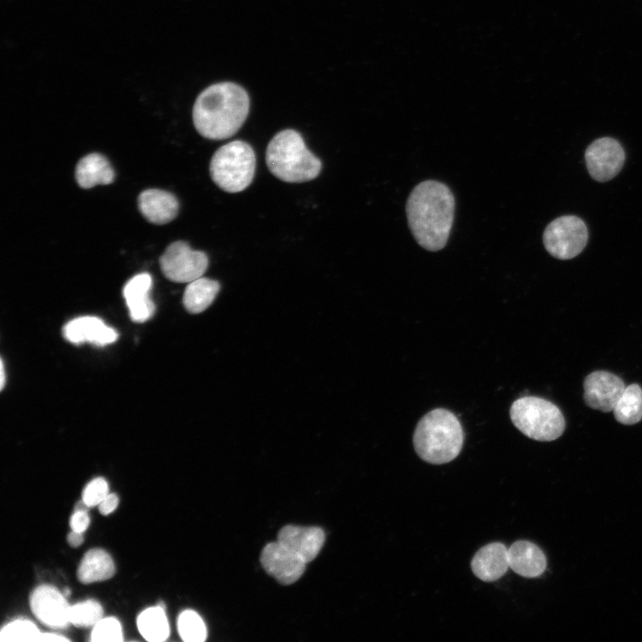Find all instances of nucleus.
Instances as JSON below:
<instances>
[{"label": "nucleus", "mask_w": 642, "mask_h": 642, "mask_svg": "<svg viewBox=\"0 0 642 642\" xmlns=\"http://www.w3.org/2000/svg\"><path fill=\"white\" fill-rule=\"evenodd\" d=\"M406 212L420 246L431 251L445 247L455 213V197L445 184L435 180L419 183L407 198Z\"/></svg>", "instance_id": "nucleus-1"}, {"label": "nucleus", "mask_w": 642, "mask_h": 642, "mask_svg": "<svg viewBox=\"0 0 642 642\" xmlns=\"http://www.w3.org/2000/svg\"><path fill=\"white\" fill-rule=\"evenodd\" d=\"M249 111L250 98L241 86L219 82L198 95L193 107V122L202 136L223 140L241 128Z\"/></svg>", "instance_id": "nucleus-2"}, {"label": "nucleus", "mask_w": 642, "mask_h": 642, "mask_svg": "<svg viewBox=\"0 0 642 642\" xmlns=\"http://www.w3.org/2000/svg\"><path fill=\"white\" fill-rule=\"evenodd\" d=\"M464 431L454 413L446 408H434L417 423L413 445L418 457L432 465L454 460L464 445Z\"/></svg>", "instance_id": "nucleus-3"}, {"label": "nucleus", "mask_w": 642, "mask_h": 642, "mask_svg": "<svg viewBox=\"0 0 642 642\" xmlns=\"http://www.w3.org/2000/svg\"><path fill=\"white\" fill-rule=\"evenodd\" d=\"M266 162L276 177L287 183L313 180L322 169L321 160L308 149L301 135L294 129H284L270 140Z\"/></svg>", "instance_id": "nucleus-4"}, {"label": "nucleus", "mask_w": 642, "mask_h": 642, "mask_svg": "<svg viewBox=\"0 0 642 642\" xmlns=\"http://www.w3.org/2000/svg\"><path fill=\"white\" fill-rule=\"evenodd\" d=\"M510 418L525 436L539 441L558 439L565 428L559 407L551 401L535 396L522 397L511 405Z\"/></svg>", "instance_id": "nucleus-5"}, {"label": "nucleus", "mask_w": 642, "mask_h": 642, "mask_svg": "<svg viewBox=\"0 0 642 642\" xmlns=\"http://www.w3.org/2000/svg\"><path fill=\"white\" fill-rule=\"evenodd\" d=\"M255 169V152L249 144L241 140L219 147L210 163L212 181L227 193L246 189L253 180Z\"/></svg>", "instance_id": "nucleus-6"}, {"label": "nucleus", "mask_w": 642, "mask_h": 642, "mask_svg": "<svg viewBox=\"0 0 642 642\" xmlns=\"http://www.w3.org/2000/svg\"><path fill=\"white\" fill-rule=\"evenodd\" d=\"M588 238L584 221L577 216L565 215L551 221L543 233L546 250L559 259L578 256L585 248Z\"/></svg>", "instance_id": "nucleus-7"}, {"label": "nucleus", "mask_w": 642, "mask_h": 642, "mask_svg": "<svg viewBox=\"0 0 642 642\" xmlns=\"http://www.w3.org/2000/svg\"><path fill=\"white\" fill-rule=\"evenodd\" d=\"M164 276L176 283H190L205 273L209 259L205 252L193 250L185 241L170 243L160 258Z\"/></svg>", "instance_id": "nucleus-8"}, {"label": "nucleus", "mask_w": 642, "mask_h": 642, "mask_svg": "<svg viewBox=\"0 0 642 642\" xmlns=\"http://www.w3.org/2000/svg\"><path fill=\"white\" fill-rule=\"evenodd\" d=\"M585 161L590 177L606 182L619 174L625 161L621 144L612 137H601L592 142L585 152Z\"/></svg>", "instance_id": "nucleus-9"}, {"label": "nucleus", "mask_w": 642, "mask_h": 642, "mask_svg": "<svg viewBox=\"0 0 642 642\" xmlns=\"http://www.w3.org/2000/svg\"><path fill=\"white\" fill-rule=\"evenodd\" d=\"M625 387L623 380L613 373L603 370L592 372L583 382L584 402L592 409L611 412Z\"/></svg>", "instance_id": "nucleus-10"}, {"label": "nucleus", "mask_w": 642, "mask_h": 642, "mask_svg": "<svg viewBox=\"0 0 642 642\" xmlns=\"http://www.w3.org/2000/svg\"><path fill=\"white\" fill-rule=\"evenodd\" d=\"M264 570L279 583L289 585L298 580L305 571L306 562L280 541L266 545L260 554Z\"/></svg>", "instance_id": "nucleus-11"}, {"label": "nucleus", "mask_w": 642, "mask_h": 642, "mask_svg": "<svg viewBox=\"0 0 642 642\" xmlns=\"http://www.w3.org/2000/svg\"><path fill=\"white\" fill-rule=\"evenodd\" d=\"M30 608L33 614L43 624L60 629L70 621V604L65 595L51 585H40L30 595Z\"/></svg>", "instance_id": "nucleus-12"}, {"label": "nucleus", "mask_w": 642, "mask_h": 642, "mask_svg": "<svg viewBox=\"0 0 642 642\" xmlns=\"http://www.w3.org/2000/svg\"><path fill=\"white\" fill-rule=\"evenodd\" d=\"M63 336L74 344L89 342L105 346L116 342L119 334L101 318L86 316L69 321L63 327Z\"/></svg>", "instance_id": "nucleus-13"}, {"label": "nucleus", "mask_w": 642, "mask_h": 642, "mask_svg": "<svg viewBox=\"0 0 642 642\" xmlns=\"http://www.w3.org/2000/svg\"><path fill=\"white\" fill-rule=\"evenodd\" d=\"M325 535L320 527L286 525L277 536V540L299 555L306 563L316 558L320 552Z\"/></svg>", "instance_id": "nucleus-14"}, {"label": "nucleus", "mask_w": 642, "mask_h": 642, "mask_svg": "<svg viewBox=\"0 0 642 642\" xmlns=\"http://www.w3.org/2000/svg\"><path fill=\"white\" fill-rule=\"evenodd\" d=\"M508 568V548L501 542L489 543L481 547L471 561L472 572L485 582L499 580Z\"/></svg>", "instance_id": "nucleus-15"}, {"label": "nucleus", "mask_w": 642, "mask_h": 642, "mask_svg": "<svg viewBox=\"0 0 642 642\" xmlns=\"http://www.w3.org/2000/svg\"><path fill=\"white\" fill-rule=\"evenodd\" d=\"M152 285L151 275L140 273L129 279L124 286L123 296L134 322H145L154 314L155 305L150 297Z\"/></svg>", "instance_id": "nucleus-16"}, {"label": "nucleus", "mask_w": 642, "mask_h": 642, "mask_svg": "<svg viewBox=\"0 0 642 642\" xmlns=\"http://www.w3.org/2000/svg\"><path fill=\"white\" fill-rule=\"evenodd\" d=\"M509 568L524 578H537L547 568V558L542 549L533 542L517 540L508 547Z\"/></svg>", "instance_id": "nucleus-17"}, {"label": "nucleus", "mask_w": 642, "mask_h": 642, "mask_svg": "<svg viewBox=\"0 0 642 642\" xmlns=\"http://www.w3.org/2000/svg\"><path fill=\"white\" fill-rule=\"evenodd\" d=\"M138 209L151 223L163 225L173 220L178 212L176 196L160 189L143 191L137 198Z\"/></svg>", "instance_id": "nucleus-18"}, {"label": "nucleus", "mask_w": 642, "mask_h": 642, "mask_svg": "<svg viewBox=\"0 0 642 642\" xmlns=\"http://www.w3.org/2000/svg\"><path fill=\"white\" fill-rule=\"evenodd\" d=\"M114 177L115 173L109 160L95 152L84 156L75 169L77 183L84 189L96 185H109L113 182Z\"/></svg>", "instance_id": "nucleus-19"}, {"label": "nucleus", "mask_w": 642, "mask_h": 642, "mask_svg": "<svg viewBox=\"0 0 642 642\" xmlns=\"http://www.w3.org/2000/svg\"><path fill=\"white\" fill-rule=\"evenodd\" d=\"M115 572L111 556L102 548H92L81 559L77 577L81 583L89 584L109 580Z\"/></svg>", "instance_id": "nucleus-20"}, {"label": "nucleus", "mask_w": 642, "mask_h": 642, "mask_svg": "<svg viewBox=\"0 0 642 642\" xmlns=\"http://www.w3.org/2000/svg\"><path fill=\"white\" fill-rule=\"evenodd\" d=\"M220 289L218 281L207 277H199L186 286L183 303L185 309L193 314L204 311L215 300Z\"/></svg>", "instance_id": "nucleus-21"}, {"label": "nucleus", "mask_w": 642, "mask_h": 642, "mask_svg": "<svg viewBox=\"0 0 642 642\" xmlns=\"http://www.w3.org/2000/svg\"><path fill=\"white\" fill-rule=\"evenodd\" d=\"M137 628L140 634L150 642H162L169 635V621L164 604L148 607L137 617Z\"/></svg>", "instance_id": "nucleus-22"}, {"label": "nucleus", "mask_w": 642, "mask_h": 642, "mask_svg": "<svg viewBox=\"0 0 642 642\" xmlns=\"http://www.w3.org/2000/svg\"><path fill=\"white\" fill-rule=\"evenodd\" d=\"M617 422L631 425L642 419V389L637 383L625 387L621 398L613 408Z\"/></svg>", "instance_id": "nucleus-23"}, {"label": "nucleus", "mask_w": 642, "mask_h": 642, "mask_svg": "<svg viewBox=\"0 0 642 642\" xmlns=\"http://www.w3.org/2000/svg\"><path fill=\"white\" fill-rule=\"evenodd\" d=\"M177 631L185 642H202L207 638V629L201 616L193 610L183 611L177 618Z\"/></svg>", "instance_id": "nucleus-24"}, {"label": "nucleus", "mask_w": 642, "mask_h": 642, "mask_svg": "<svg viewBox=\"0 0 642 642\" xmlns=\"http://www.w3.org/2000/svg\"><path fill=\"white\" fill-rule=\"evenodd\" d=\"M103 615L102 605L97 601L89 599L71 605L70 621L77 627H94Z\"/></svg>", "instance_id": "nucleus-25"}, {"label": "nucleus", "mask_w": 642, "mask_h": 642, "mask_svg": "<svg viewBox=\"0 0 642 642\" xmlns=\"http://www.w3.org/2000/svg\"><path fill=\"white\" fill-rule=\"evenodd\" d=\"M41 633L32 621L19 619L7 623L2 628L0 640L39 642Z\"/></svg>", "instance_id": "nucleus-26"}, {"label": "nucleus", "mask_w": 642, "mask_h": 642, "mask_svg": "<svg viewBox=\"0 0 642 642\" xmlns=\"http://www.w3.org/2000/svg\"><path fill=\"white\" fill-rule=\"evenodd\" d=\"M91 640L96 642L111 641L120 642L123 640V632L120 622L115 617L102 618L94 627L91 632Z\"/></svg>", "instance_id": "nucleus-27"}, {"label": "nucleus", "mask_w": 642, "mask_h": 642, "mask_svg": "<svg viewBox=\"0 0 642 642\" xmlns=\"http://www.w3.org/2000/svg\"><path fill=\"white\" fill-rule=\"evenodd\" d=\"M109 494V486L103 477H96L90 481L82 491V499L89 506H98Z\"/></svg>", "instance_id": "nucleus-28"}, {"label": "nucleus", "mask_w": 642, "mask_h": 642, "mask_svg": "<svg viewBox=\"0 0 642 642\" xmlns=\"http://www.w3.org/2000/svg\"><path fill=\"white\" fill-rule=\"evenodd\" d=\"M90 523V517L87 511H74L70 519V526L72 531L84 532Z\"/></svg>", "instance_id": "nucleus-29"}, {"label": "nucleus", "mask_w": 642, "mask_h": 642, "mask_svg": "<svg viewBox=\"0 0 642 642\" xmlns=\"http://www.w3.org/2000/svg\"><path fill=\"white\" fill-rule=\"evenodd\" d=\"M119 505V498L115 493H109L98 505L99 512L107 515L113 512Z\"/></svg>", "instance_id": "nucleus-30"}, {"label": "nucleus", "mask_w": 642, "mask_h": 642, "mask_svg": "<svg viewBox=\"0 0 642 642\" xmlns=\"http://www.w3.org/2000/svg\"><path fill=\"white\" fill-rule=\"evenodd\" d=\"M68 544L72 547H79L84 541L83 532L72 531L67 536Z\"/></svg>", "instance_id": "nucleus-31"}, {"label": "nucleus", "mask_w": 642, "mask_h": 642, "mask_svg": "<svg viewBox=\"0 0 642 642\" xmlns=\"http://www.w3.org/2000/svg\"><path fill=\"white\" fill-rule=\"evenodd\" d=\"M51 642V641H69V639L62 635L55 634V633H49V632H44L41 633L39 638V642Z\"/></svg>", "instance_id": "nucleus-32"}, {"label": "nucleus", "mask_w": 642, "mask_h": 642, "mask_svg": "<svg viewBox=\"0 0 642 642\" xmlns=\"http://www.w3.org/2000/svg\"><path fill=\"white\" fill-rule=\"evenodd\" d=\"M0 373H1V376H0V387H1V390H3V389H4V383H5L4 366V362H3V360H1V371H0Z\"/></svg>", "instance_id": "nucleus-33"}]
</instances>
